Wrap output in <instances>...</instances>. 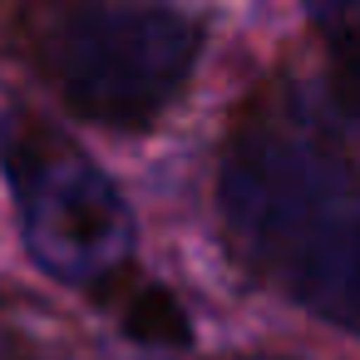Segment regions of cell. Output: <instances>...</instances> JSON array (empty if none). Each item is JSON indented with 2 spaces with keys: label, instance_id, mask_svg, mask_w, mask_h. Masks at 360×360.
Wrapping results in <instances>:
<instances>
[{
  "label": "cell",
  "instance_id": "cell-1",
  "mask_svg": "<svg viewBox=\"0 0 360 360\" xmlns=\"http://www.w3.org/2000/svg\"><path fill=\"white\" fill-rule=\"evenodd\" d=\"M237 247L311 316L360 335V188L311 134L262 119L222 163Z\"/></svg>",
  "mask_w": 360,
  "mask_h": 360
},
{
  "label": "cell",
  "instance_id": "cell-2",
  "mask_svg": "<svg viewBox=\"0 0 360 360\" xmlns=\"http://www.w3.org/2000/svg\"><path fill=\"white\" fill-rule=\"evenodd\" d=\"M202 30L163 0H60L35 55L70 109L99 124H148L193 75Z\"/></svg>",
  "mask_w": 360,
  "mask_h": 360
},
{
  "label": "cell",
  "instance_id": "cell-3",
  "mask_svg": "<svg viewBox=\"0 0 360 360\" xmlns=\"http://www.w3.org/2000/svg\"><path fill=\"white\" fill-rule=\"evenodd\" d=\"M0 168L15 193L25 247L50 276L70 286H99L129 262L134 217L124 193L60 129L30 114H6Z\"/></svg>",
  "mask_w": 360,
  "mask_h": 360
},
{
  "label": "cell",
  "instance_id": "cell-4",
  "mask_svg": "<svg viewBox=\"0 0 360 360\" xmlns=\"http://www.w3.org/2000/svg\"><path fill=\"white\" fill-rule=\"evenodd\" d=\"M301 6L321 30L335 99L350 114H360V0H301Z\"/></svg>",
  "mask_w": 360,
  "mask_h": 360
},
{
  "label": "cell",
  "instance_id": "cell-5",
  "mask_svg": "<svg viewBox=\"0 0 360 360\" xmlns=\"http://www.w3.org/2000/svg\"><path fill=\"white\" fill-rule=\"evenodd\" d=\"M124 326H129V335L143 340V345H188V340H193V326H188L183 306H178L173 291H163V286H143V291L129 301Z\"/></svg>",
  "mask_w": 360,
  "mask_h": 360
}]
</instances>
